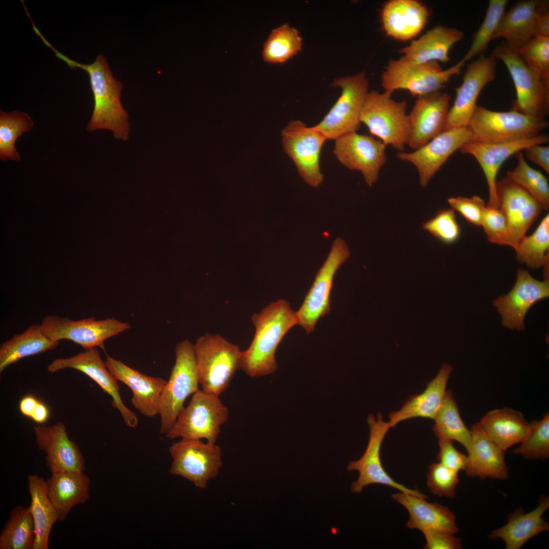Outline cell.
Instances as JSON below:
<instances>
[{"mask_svg": "<svg viewBox=\"0 0 549 549\" xmlns=\"http://www.w3.org/2000/svg\"><path fill=\"white\" fill-rule=\"evenodd\" d=\"M251 320L255 335L249 348L242 351L240 369L251 377L271 374L278 368L275 358L278 347L290 329L298 325L296 313L288 301L280 299L254 314Z\"/></svg>", "mask_w": 549, "mask_h": 549, "instance_id": "6da1fadb", "label": "cell"}, {"mask_svg": "<svg viewBox=\"0 0 549 549\" xmlns=\"http://www.w3.org/2000/svg\"><path fill=\"white\" fill-rule=\"evenodd\" d=\"M49 48L70 68H80L88 74L94 108L87 130H110L116 139L127 140L130 125L128 114L120 102L123 85L113 76L106 58L99 54L93 63L83 64L67 57L52 45Z\"/></svg>", "mask_w": 549, "mask_h": 549, "instance_id": "7a4b0ae2", "label": "cell"}, {"mask_svg": "<svg viewBox=\"0 0 549 549\" xmlns=\"http://www.w3.org/2000/svg\"><path fill=\"white\" fill-rule=\"evenodd\" d=\"M194 348L201 389L220 396L240 369L242 351L220 334L211 333L198 338Z\"/></svg>", "mask_w": 549, "mask_h": 549, "instance_id": "3957f363", "label": "cell"}, {"mask_svg": "<svg viewBox=\"0 0 549 549\" xmlns=\"http://www.w3.org/2000/svg\"><path fill=\"white\" fill-rule=\"evenodd\" d=\"M392 93L369 92L360 114V122L386 145L403 151L408 144L410 128L405 100L396 101Z\"/></svg>", "mask_w": 549, "mask_h": 549, "instance_id": "277c9868", "label": "cell"}, {"mask_svg": "<svg viewBox=\"0 0 549 549\" xmlns=\"http://www.w3.org/2000/svg\"><path fill=\"white\" fill-rule=\"evenodd\" d=\"M466 62L462 58L453 66L443 70L437 62L414 63L401 57L391 59L381 76L385 91L408 90L414 97L439 92L454 75L460 74Z\"/></svg>", "mask_w": 549, "mask_h": 549, "instance_id": "5b68a950", "label": "cell"}, {"mask_svg": "<svg viewBox=\"0 0 549 549\" xmlns=\"http://www.w3.org/2000/svg\"><path fill=\"white\" fill-rule=\"evenodd\" d=\"M175 354V363L160 400V433L163 434L172 428L188 397L199 389L194 344L188 340L178 342Z\"/></svg>", "mask_w": 549, "mask_h": 549, "instance_id": "8992f818", "label": "cell"}, {"mask_svg": "<svg viewBox=\"0 0 549 549\" xmlns=\"http://www.w3.org/2000/svg\"><path fill=\"white\" fill-rule=\"evenodd\" d=\"M548 126L545 118L529 116L518 111H493L477 106L469 124L470 141L501 143L531 137Z\"/></svg>", "mask_w": 549, "mask_h": 549, "instance_id": "52a82bcc", "label": "cell"}, {"mask_svg": "<svg viewBox=\"0 0 549 549\" xmlns=\"http://www.w3.org/2000/svg\"><path fill=\"white\" fill-rule=\"evenodd\" d=\"M228 408L217 396L199 389L182 409L166 434L170 439H205L216 443L221 426L228 420Z\"/></svg>", "mask_w": 549, "mask_h": 549, "instance_id": "ba28073f", "label": "cell"}, {"mask_svg": "<svg viewBox=\"0 0 549 549\" xmlns=\"http://www.w3.org/2000/svg\"><path fill=\"white\" fill-rule=\"evenodd\" d=\"M331 86L341 89V94L322 120L314 127L327 139L336 140L360 126V114L369 93V80L364 71L333 81Z\"/></svg>", "mask_w": 549, "mask_h": 549, "instance_id": "9c48e42d", "label": "cell"}, {"mask_svg": "<svg viewBox=\"0 0 549 549\" xmlns=\"http://www.w3.org/2000/svg\"><path fill=\"white\" fill-rule=\"evenodd\" d=\"M507 69L515 87L516 99L512 109L537 118H544L549 105V88L524 63L516 49L502 41L493 50Z\"/></svg>", "mask_w": 549, "mask_h": 549, "instance_id": "30bf717a", "label": "cell"}, {"mask_svg": "<svg viewBox=\"0 0 549 549\" xmlns=\"http://www.w3.org/2000/svg\"><path fill=\"white\" fill-rule=\"evenodd\" d=\"M350 255L343 239L337 238L329 253L318 269L304 299L296 312L298 325L309 334L313 332L319 319L330 311V297L335 274Z\"/></svg>", "mask_w": 549, "mask_h": 549, "instance_id": "8fae6325", "label": "cell"}, {"mask_svg": "<svg viewBox=\"0 0 549 549\" xmlns=\"http://www.w3.org/2000/svg\"><path fill=\"white\" fill-rule=\"evenodd\" d=\"M169 451L172 458L170 473L204 489L219 474L222 467L221 450L216 443L181 439Z\"/></svg>", "mask_w": 549, "mask_h": 549, "instance_id": "7c38bea8", "label": "cell"}, {"mask_svg": "<svg viewBox=\"0 0 549 549\" xmlns=\"http://www.w3.org/2000/svg\"><path fill=\"white\" fill-rule=\"evenodd\" d=\"M40 325L54 341L69 340L85 350L99 347L105 352L106 340L131 328L129 323L114 318L97 320L91 317L76 321L57 316L45 317Z\"/></svg>", "mask_w": 549, "mask_h": 549, "instance_id": "4fadbf2b", "label": "cell"}, {"mask_svg": "<svg viewBox=\"0 0 549 549\" xmlns=\"http://www.w3.org/2000/svg\"><path fill=\"white\" fill-rule=\"evenodd\" d=\"M370 429V436L367 448L362 456L358 460L350 462L347 466L349 471H357L359 476L353 482L351 490L354 493H360L364 487L372 484H380L397 489L400 492L411 494L421 498L427 496L418 490L406 487L393 480L385 470L380 458L381 447L384 438L390 428L388 422L383 420L380 413L377 418L370 414L367 418Z\"/></svg>", "mask_w": 549, "mask_h": 549, "instance_id": "5bb4252c", "label": "cell"}, {"mask_svg": "<svg viewBox=\"0 0 549 549\" xmlns=\"http://www.w3.org/2000/svg\"><path fill=\"white\" fill-rule=\"evenodd\" d=\"M284 151L294 162L300 176L310 186L318 188L323 180L319 165L322 147L327 140L314 126L291 120L282 131Z\"/></svg>", "mask_w": 549, "mask_h": 549, "instance_id": "9a60e30c", "label": "cell"}, {"mask_svg": "<svg viewBox=\"0 0 549 549\" xmlns=\"http://www.w3.org/2000/svg\"><path fill=\"white\" fill-rule=\"evenodd\" d=\"M496 67V58L492 54L480 55L467 66L462 83L455 88V99L449 108L443 131L468 127L477 106L480 93L495 79Z\"/></svg>", "mask_w": 549, "mask_h": 549, "instance_id": "2e32d148", "label": "cell"}, {"mask_svg": "<svg viewBox=\"0 0 549 549\" xmlns=\"http://www.w3.org/2000/svg\"><path fill=\"white\" fill-rule=\"evenodd\" d=\"M336 140L333 153L339 162L351 170L360 171L371 187L378 179L386 160V145L367 134H345Z\"/></svg>", "mask_w": 549, "mask_h": 549, "instance_id": "e0dca14e", "label": "cell"}, {"mask_svg": "<svg viewBox=\"0 0 549 549\" xmlns=\"http://www.w3.org/2000/svg\"><path fill=\"white\" fill-rule=\"evenodd\" d=\"M66 368L78 370L93 380L105 392L110 395L112 406L119 412L126 425L131 428L137 427L138 424L137 415L123 402L117 380L109 371L96 348L85 350L71 357L56 359L47 367L50 373Z\"/></svg>", "mask_w": 549, "mask_h": 549, "instance_id": "ac0fdd59", "label": "cell"}, {"mask_svg": "<svg viewBox=\"0 0 549 549\" xmlns=\"http://www.w3.org/2000/svg\"><path fill=\"white\" fill-rule=\"evenodd\" d=\"M499 208L507 220L510 232V247L514 250L543 208L523 188L507 177L497 181Z\"/></svg>", "mask_w": 549, "mask_h": 549, "instance_id": "d6986e66", "label": "cell"}, {"mask_svg": "<svg viewBox=\"0 0 549 549\" xmlns=\"http://www.w3.org/2000/svg\"><path fill=\"white\" fill-rule=\"evenodd\" d=\"M470 140L468 127L452 129L442 132L415 151H401L396 157L416 168L420 185L424 188L448 158Z\"/></svg>", "mask_w": 549, "mask_h": 549, "instance_id": "ffe728a7", "label": "cell"}, {"mask_svg": "<svg viewBox=\"0 0 549 549\" xmlns=\"http://www.w3.org/2000/svg\"><path fill=\"white\" fill-rule=\"evenodd\" d=\"M548 140V135L539 134L531 137L501 143L469 141L461 147V152L473 157L483 172L489 189L487 206L499 208L496 178L501 166L506 160L531 145L544 144Z\"/></svg>", "mask_w": 549, "mask_h": 549, "instance_id": "44dd1931", "label": "cell"}, {"mask_svg": "<svg viewBox=\"0 0 549 549\" xmlns=\"http://www.w3.org/2000/svg\"><path fill=\"white\" fill-rule=\"evenodd\" d=\"M549 296V280L540 281L523 268L517 270L516 282L506 295L493 301L505 327L517 330L525 328L524 318L530 308Z\"/></svg>", "mask_w": 549, "mask_h": 549, "instance_id": "7402d4cb", "label": "cell"}, {"mask_svg": "<svg viewBox=\"0 0 549 549\" xmlns=\"http://www.w3.org/2000/svg\"><path fill=\"white\" fill-rule=\"evenodd\" d=\"M449 102L450 96L440 91L417 97L408 115L411 148L417 149L443 132Z\"/></svg>", "mask_w": 549, "mask_h": 549, "instance_id": "603a6c76", "label": "cell"}, {"mask_svg": "<svg viewBox=\"0 0 549 549\" xmlns=\"http://www.w3.org/2000/svg\"><path fill=\"white\" fill-rule=\"evenodd\" d=\"M36 443L46 454V462L51 473L72 471L83 473L84 457L77 444L68 437L64 424L34 428Z\"/></svg>", "mask_w": 549, "mask_h": 549, "instance_id": "cb8c5ba5", "label": "cell"}, {"mask_svg": "<svg viewBox=\"0 0 549 549\" xmlns=\"http://www.w3.org/2000/svg\"><path fill=\"white\" fill-rule=\"evenodd\" d=\"M105 362L116 380L132 390L131 401L135 409L148 417L159 414L161 394L166 380L144 375L107 354Z\"/></svg>", "mask_w": 549, "mask_h": 549, "instance_id": "d4e9b609", "label": "cell"}, {"mask_svg": "<svg viewBox=\"0 0 549 549\" xmlns=\"http://www.w3.org/2000/svg\"><path fill=\"white\" fill-rule=\"evenodd\" d=\"M430 15L428 8L417 0H389L380 10V20L388 37L407 41L420 33Z\"/></svg>", "mask_w": 549, "mask_h": 549, "instance_id": "484cf974", "label": "cell"}, {"mask_svg": "<svg viewBox=\"0 0 549 549\" xmlns=\"http://www.w3.org/2000/svg\"><path fill=\"white\" fill-rule=\"evenodd\" d=\"M549 508V498L542 495L537 506L528 513L522 507L517 508L506 518V523L492 531L491 540L501 539L506 549H520L529 540L539 533L549 530V523L543 517Z\"/></svg>", "mask_w": 549, "mask_h": 549, "instance_id": "4316f807", "label": "cell"}, {"mask_svg": "<svg viewBox=\"0 0 549 549\" xmlns=\"http://www.w3.org/2000/svg\"><path fill=\"white\" fill-rule=\"evenodd\" d=\"M470 430L472 445L467 455L466 474L480 479H507L508 469L505 461V451L492 440L479 423L472 425Z\"/></svg>", "mask_w": 549, "mask_h": 549, "instance_id": "83f0119b", "label": "cell"}, {"mask_svg": "<svg viewBox=\"0 0 549 549\" xmlns=\"http://www.w3.org/2000/svg\"><path fill=\"white\" fill-rule=\"evenodd\" d=\"M452 370L450 365L443 364L436 377L428 383L422 393L410 396L399 410L390 412L388 421L390 428L410 418L434 419L443 402L447 381Z\"/></svg>", "mask_w": 549, "mask_h": 549, "instance_id": "f1b7e54d", "label": "cell"}, {"mask_svg": "<svg viewBox=\"0 0 549 549\" xmlns=\"http://www.w3.org/2000/svg\"><path fill=\"white\" fill-rule=\"evenodd\" d=\"M391 496L409 512V519L406 524L408 528L421 532L432 530L454 534L459 532L455 515L447 507L430 503L425 499L402 492Z\"/></svg>", "mask_w": 549, "mask_h": 549, "instance_id": "f546056e", "label": "cell"}, {"mask_svg": "<svg viewBox=\"0 0 549 549\" xmlns=\"http://www.w3.org/2000/svg\"><path fill=\"white\" fill-rule=\"evenodd\" d=\"M463 37L462 31L439 24L401 49L400 53L403 54L402 57L414 63H446L450 60V49Z\"/></svg>", "mask_w": 549, "mask_h": 549, "instance_id": "4dcf8cb0", "label": "cell"}, {"mask_svg": "<svg viewBox=\"0 0 549 549\" xmlns=\"http://www.w3.org/2000/svg\"><path fill=\"white\" fill-rule=\"evenodd\" d=\"M46 481L48 498L60 522L65 521L73 507L85 503L89 499L90 480L83 473H52Z\"/></svg>", "mask_w": 549, "mask_h": 549, "instance_id": "1f68e13d", "label": "cell"}, {"mask_svg": "<svg viewBox=\"0 0 549 549\" xmlns=\"http://www.w3.org/2000/svg\"><path fill=\"white\" fill-rule=\"evenodd\" d=\"M541 1H523L516 3L503 14L493 39H504L516 49L533 38V32Z\"/></svg>", "mask_w": 549, "mask_h": 549, "instance_id": "d6a6232c", "label": "cell"}, {"mask_svg": "<svg viewBox=\"0 0 549 549\" xmlns=\"http://www.w3.org/2000/svg\"><path fill=\"white\" fill-rule=\"evenodd\" d=\"M479 423L492 440L505 451L524 441L530 430V424L523 414L507 407L488 412Z\"/></svg>", "mask_w": 549, "mask_h": 549, "instance_id": "836d02e7", "label": "cell"}, {"mask_svg": "<svg viewBox=\"0 0 549 549\" xmlns=\"http://www.w3.org/2000/svg\"><path fill=\"white\" fill-rule=\"evenodd\" d=\"M27 482L31 498L29 507L35 526L33 549H48L50 534L53 525L58 521V516L48 498L46 480L33 474L27 476Z\"/></svg>", "mask_w": 549, "mask_h": 549, "instance_id": "e575fe53", "label": "cell"}, {"mask_svg": "<svg viewBox=\"0 0 549 549\" xmlns=\"http://www.w3.org/2000/svg\"><path fill=\"white\" fill-rule=\"evenodd\" d=\"M59 342L50 339L40 324L29 326L0 346V372L22 358L54 349Z\"/></svg>", "mask_w": 549, "mask_h": 549, "instance_id": "d590c367", "label": "cell"}, {"mask_svg": "<svg viewBox=\"0 0 549 549\" xmlns=\"http://www.w3.org/2000/svg\"><path fill=\"white\" fill-rule=\"evenodd\" d=\"M434 419L433 431L439 440L457 441L465 448L468 453L470 451L471 432L464 424L451 391H446L442 405Z\"/></svg>", "mask_w": 549, "mask_h": 549, "instance_id": "8d00e7d4", "label": "cell"}, {"mask_svg": "<svg viewBox=\"0 0 549 549\" xmlns=\"http://www.w3.org/2000/svg\"><path fill=\"white\" fill-rule=\"evenodd\" d=\"M35 526L29 507H14L0 534V549H33Z\"/></svg>", "mask_w": 549, "mask_h": 549, "instance_id": "74e56055", "label": "cell"}, {"mask_svg": "<svg viewBox=\"0 0 549 549\" xmlns=\"http://www.w3.org/2000/svg\"><path fill=\"white\" fill-rule=\"evenodd\" d=\"M517 260L531 268H544V278L548 277L549 216L540 222L534 232L525 236L514 249Z\"/></svg>", "mask_w": 549, "mask_h": 549, "instance_id": "f35d334b", "label": "cell"}, {"mask_svg": "<svg viewBox=\"0 0 549 549\" xmlns=\"http://www.w3.org/2000/svg\"><path fill=\"white\" fill-rule=\"evenodd\" d=\"M302 39L299 32L288 23L271 32L263 44L262 57L264 62L282 64L301 51Z\"/></svg>", "mask_w": 549, "mask_h": 549, "instance_id": "ab89813d", "label": "cell"}, {"mask_svg": "<svg viewBox=\"0 0 549 549\" xmlns=\"http://www.w3.org/2000/svg\"><path fill=\"white\" fill-rule=\"evenodd\" d=\"M34 123L26 113L16 110L0 113V158L13 161L21 160L15 145L17 138L33 128Z\"/></svg>", "mask_w": 549, "mask_h": 549, "instance_id": "60d3db41", "label": "cell"}, {"mask_svg": "<svg viewBox=\"0 0 549 549\" xmlns=\"http://www.w3.org/2000/svg\"><path fill=\"white\" fill-rule=\"evenodd\" d=\"M517 164L507 171L506 177L529 193L541 205L549 209V185L547 178L539 171L531 167L521 151L517 153Z\"/></svg>", "mask_w": 549, "mask_h": 549, "instance_id": "b9f144b4", "label": "cell"}, {"mask_svg": "<svg viewBox=\"0 0 549 549\" xmlns=\"http://www.w3.org/2000/svg\"><path fill=\"white\" fill-rule=\"evenodd\" d=\"M507 3V0L489 1L484 19L474 34L471 44L462 58L466 62L477 55L483 54L487 50Z\"/></svg>", "mask_w": 549, "mask_h": 549, "instance_id": "7bdbcfd3", "label": "cell"}, {"mask_svg": "<svg viewBox=\"0 0 549 549\" xmlns=\"http://www.w3.org/2000/svg\"><path fill=\"white\" fill-rule=\"evenodd\" d=\"M530 424L528 436L511 452L528 460H546L549 457L548 412L541 420H533Z\"/></svg>", "mask_w": 549, "mask_h": 549, "instance_id": "ee69618b", "label": "cell"}, {"mask_svg": "<svg viewBox=\"0 0 549 549\" xmlns=\"http://www.w3.org/2000/svg\"><path fill=\"white\" fill-rule=\"evenodd\" d=\"M516 51L526 65L549 88V37L533 38Z\"/></svg>", "mask_w": 549, "mask_h": 549, "instance_id": "f6af8a7d", "label": "cell"}, {"mask_svg": "<svg viewBox=\"0 0 549 549\" xmlns=\"http://www.w3.org/2000/svg\"><path fill=\"white\" fill-rule=\"evenodd\" d=\"M422 228L446 244L455 242L461 234L455 210L452 208L439 209L434 218L422 224Z\"/></svg>", "mask_w": 549, "mask_h": 549, "instance_id": "bcb514c9", "label": "cell"}, {"mask_svg": "<svg viewBox=\"0 0 549 549\" xmlns=\"http://www.w3.org/2000/svg\"><path fill=\"white\" fill-rule=\"evenodd\" d=\"M459 482L458 472L441 463H433L429 466L427 484L434 494L453 499Z\"/></svg>", "mask_w": 549, "mask_h": 549, "instance_id": "7dc6e473", "label": "cell"}, {"mask_svg": "<svg viewBox=\"0 0 549 549\" xmlns=\"http://www.w3.org/2000/svg\"><path fill=\"white\" fill-rule=\"evenodd\" d=\"M481 226L488 240L494 244L510 247V232L506 217L499 208L486 206Z\"/></svg>", "mask_w": 549, "mask_h": 549, "instance_id": "c3c4849f", "label": "cell"}, {"mask_svg": "<svg viewBox=\"0 0 549 549\" xmlns=\"http://www.w3.org/2000/svg\"><path fill=\"white\" fill-rule=\"evenodd\" d=\"M448 202L454 210L458 211L471 224L481 226L482 218L486 205L478 196L472 197H456L448 199Z\"/></svg>", "mask_w": 549, "mask_h": 549, "instance_id": "681fc988", "label": "cell"}, {"mask_svg": "<svg viewBox=\"0 0 549 549\" xmlns=\"http://www.w3.org/2000/svg\"><path fill=\"white\" fill-rule=\"evenodd\" d=\"M439 446L437 459L439 463L456 472L465 471L468 464V456L459 451L454 447L453 441L439 440Z\"/></svg>", "mask_w": 549, "mask_h": 549, "instance_id": "f907efd6", "label": "cell"}, {"mask_svg": "<svg viewBox=\"0 0 549 549\" xmlns=\"http://www.w3.org/2000/svg\"><path fill=\"white\" fill-rule=\"evenodd\" d=\"M425 537V549H461L462 539L455 537L454 534L448 532L428 530L421 532Z\"/></svg>", "mask_w": 549, "mask_h": 549, "instance_id": "816d5d0a", "label": "cell"}, {"mask_svg": "<svg viewBox=\"0 0 549 549\" xmlns=\"http://www.w3.org/2000/svg\"><path fill=\"white\" fill-rule=\"evenodd\" d=\"M543 144L531 145L524 150L526 157L549 173V146Z\"/></svg>", "mask_w": 549, "mask_h": 549, "instance_id": "f5cc1de1", "label": "cell"}, {"mask_svg": "<svg viewBox=\"0 0 549 549\" xmlns=\"http://www.w3.org/2000/svg\"><path fill=\"white\" fill-rule=\"evenodd\" d=\"M548 2L541 1L536 17L533 38L549 37V11Z\"/></svg>", "mask_w": 549, "mask_h": 549, "instance_id": "db71d44e", "label": "cell"}, {"mask_svg": "<svg viewBox=\"0 0 549 549\" xmlns=\"http://www.w3.org/2000/svg\"><path fill=\"white\" fill-rule=\"evenodd\" d=\"M39 401L32 394L25 395L19 402L20 412L24 416L30 418Z\"/></svg>", "mask_w": 549, "mask_h": 549, "instance_id": "11a10c76", "label": "cell"}, {"mask_svg": "<svg viewBox=\"0 0 549 549\" xmlns=\"http://www.w3.org/2000/svg\"><path fill=\"white\" fill-rule=\"evenodd\" d=\"M49 415L48 407L40 401L30 418L37 423L42 424L48 420Z\"/></svg>", "mask_w": 549, "mask_h": 549, "instance_id": "9f6ffc18", "label": "cell"}]
</instances>
